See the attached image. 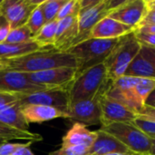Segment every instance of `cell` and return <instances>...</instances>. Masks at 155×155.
<instances>
[{
  "instance_id": "1",
  "label": "cell",
  "mask_w": 155,
  "mask_h": 155,
  "mask_svg": "<svg viewBox=\"0 0 155 155\" xmlns=\"http://www.w3.org/2000/svg\"><path fill=\"white\" fill-rule=\"evenodd\" d=\"M7 70L21 73H36L58 67L77 68L76 58L69 52L43 48L25 55L7 60Z\"/></svg>"
},
{
  "instance_id": "2",
  "label": "cell",
  "mask_w": 155,
  "mask_h": 155,
  "mask_svg": "<svg viewBox=\"0 0 155 155\" xmlns=\"http://www.w3.org/2000/svg\"><path fill=\"white\" fill-rule=\"evenodd\" d=\"M108 83L106 67L104 63L81 72L68 89L70 104L95 97L107 86Z\"/></svg>"
},
{
  "instance_id": "3",
  "label": "cell",
  "mask_w": 155,
  "mask_h": 155,
  "mask_svg": "<svg viewBox=\"0 0 155 155\" xmlns=\"http://www.w3.org/2000/svg\"><path fill=\"white\" fill-rule=\"evenodd\" d=\"M120 39L89 38L71 47L67 52L77 60V74L90 67L104 63Z\"/></svg>"
},
{
  "instance_id": "4",
  "label": "cell",
  "mask_w": 155,
  "mask_h": 155,
  "mask_svg": "<svg viewBox=\"0 0 155 155\" xmlns=\"http://www.w3.org/2000/svg\"><path fill=\"white\" fill-rule=\"evenodd\" d=\"M141 44L135 38L134 32L122 37L114 51L104 61L107 79L113 82L125 74L132 61L140 53Z\"/></svg>"
},
{
  "instance_id": "5",
  "label": "cell",
  "mask_w": 155,
  "mask_h": 155,
  "mask_svg": "<svg viewBox=\"0 0 155 155\" xmlns=\"http://www.w3.org/2000/svg\"><path fill=\"white\" fill-rule=\"evenodd\" d=\"M100 129L113 135L132 153L139 155H149L152 139L134 124L116 123L102 126Z\"/></svg>"
},
{
  "instance_id": "6",
  "label": "cell",
  "mask_w": 155,
  "mask_h": 155,
  "mask_svg": "<svg viewBox=\"0 0 155 155\" xmlns=\"http://www.w3.org/2000/svg\"><path fill=\"white\" fill-rule=\"evenodd\" d=\"M139 80L140 78L124 75L113 82L109 81L104 95L120 103L138 114L139 112L144 107V105L142 104L137 98L134 92V87Z\"/></svg>"
},
{
  "instance_id": "7",
  "label": "cell",
  "mask_w": 155,
  "mask_h": 155,
  "mask_svg": "<svg viewBox=\"0 0 155 155\" xmlns=\"http://www.w3.org/2000/svg\"><path fill=\"white\" fill-rule=\"evenodd\" d=\"M25 74L34 84L47 89L68 90L77 75V68L58 67L36 73H25Z\"/></svg>"
},
{
  "instance_id": "8",
  "label": "cell",
  "mask_w": 155,
  "mask_h": 155,
  "mask_svg": "<svg viewBox=\"0 0 155 155\" xmlns=\"http://www.w3.org/2000/svg\"><path fill=\"white\" fill-rule=\"evenodd\" d=\"M110 12L111 7L109 0H101L93 7L80 9L78 14V35L73 46L88 39L92 29L98 22L106 17Z\"/></svg>"
},
{
  "instance_id": "9",
  "label": "cell",
  "mask_w": 155,
  "mask_h": 155,
  "mask_svg": "<svg viewBox=\"0 0 155 155\" xmlns=\"http://www.w3.org/2000/svg\"><path fill=\"white\" fill-rule=\"evenodd\" d=\"M44 0H3L0 5L1 14L10 25V28L15 29L25 25L33 10Z\"/></svg>"
},
{
  "instance_id": "10",
  "label": "cell",
  "mask_w": 155,
  "mask_h": 155,
  "mask_svg": "<svg viewBox=\"0 0 155 155\" xmlns=\"http://www.w3.org/2000/svg\"><path fill=\"white\" fill-rule=\"evenodd\" d=\"M19 102L24 104H37L57 108L68 114L70 99L68 90L47 89L30 94H21Z\"/></svg>"
},
{
  "instance_id": "11",
  "label": "cell",
  "mask_w": 155,
  "mask_h": 155,
  "mask_svg": "<svg viewBox=\"0 0 155 155\" xmlns=\"http://www.w3.org/2000/svg\"><path fill=\"white\" fill-rule=\"evenodd\" d=\"M106 87L95 97L71 104L68 110L69 119L75 123L86 125H96L101 124L100 96L105 92Z\"/></svg>"
},
{
  "instance_id": "12",
  "label": "cell",
  "mask_w": 155,
  "mask_h": 155,
  "mask_svg": "<svg viewBox=\"0 0 155 155\" xmlns=\"http://www.w3.org/2000/svg\"><path fill=\"white\" fill-rule=\"evenodd\" d=\"M147 14L148 8L145 0H124L123 4L112 10L107 16L135 30Z\"/></svg>"
},
{
  "instance_id": "13",
  "label": "cell",
  "mask_w": 155,
  "mask_h": 155,
  "mask_svg": "<svg viewBox=\"0 0 155 155\" xmlns=\"http://www.w3.org/2000/svg\"><path fill=\"white\" fill-rule=\"evenodd\" d=\"M101 125L106 126L116 123L133 124L137 118V114L120 103L114 101L104 95L100 96Z\"/></svg>"
},
{
  "instance_id": "14",
  "label": "cell",
  "mask_w": 155,
  "mask_h": 155,
  "mask_svg": "<svg viewBox=\"0 0 155 155\" xmlns=\"http://www.w3.org/2000/svg\"><path fill=\"white\" fill-rule=\"evenodd\" d=\"M44 90H47V88L31 82L25 73L10 70L0 72V92L30 94Z\"/></svg>"
},
{
  "instance_id": "15",
  "label": "cell",
  "mask_w": 155,
  "mask_h": 155,
  "mask_svg": "<svg viewBox=\"0 0 155 155\" xmlns=\"http://www.w3.org/2000/svg\"><path fill=\"white\" fill-rule=\"evenodd\" d=\"M78 35V15H74L58 20L54 48L67 52Z\"/></svg>"
},
{
  "instance_id": "16",
  "label": "cell",
  "mask_w": 155,
  "mask_h": 155,
  "mask_svg": "<svg viewBox=\"0 0 155 155\" xmlns=\"http://www.w3.org/2000/svg\"><path fill=\"white\" fill-rule=\"evenodd\" d=\"M134 31V28L106 16L100 22H98L92 29L89 38L120 39L125 35L132 34Z\"/></svg>"
},
{
  "instance_id": "17",
  "label": "cell",
  "mask_w": 155,
  "mask_h": 155,
  "mask_svg": "<svg viewBox=\"0 0 155 155\" xmlns=\"http://www.w3.org/2000/svg\"><path fill=\"white\" fill-rule=\"evenodd\" d=\"M22 113L28 124L43 123L57 118L69 119V114L57 108L37 105V104H24L22 105Z\"/></svg>"
},
{
  "instance_id": "18",
  "label": "cell",
  "mask_w": 155,
  "mask_h": 155,
  "mask_svg": "<svg viewBox=\"0 0 155 155\" xmlns=\"http://www.w3.org/2000/svg\"><path fill=\"white\" fill-rule=\"evenodd\" d=\"M97 137L90 147V155H106L114 153H131L132 152L128 150L121 142H119L113 135L104 132L99 129L96 131Z\"/></svg>"
},
{
  "instance_id": "19",
  "label": "cell",
  "mask_w": 155,
  "mask_h": 155,
  "mask_svg": "<svg viewBox=\"0 0 155 155\" xmlns=\"http://www.w3.org/2000/svg\"><path fill=\"white\" fill-rule=\"evenodd\" d=\"M97 137L96 131L93 132L79 123H75L67 134L63 137L61 147L86 146L91 147Z\"/></svg>"
},
{
  "instance_id": "20",
  "label": "cell",
  "mask_w": 155,
  "mask_h": 155,
  "mask_svg": "<svg viewBox=\"0 0 155 155\" xmlns=\"http://www.w3.org/2000/svg\"><path fill=\"white\" fill-rule=\"evenodd\" d=\"M0 123L20 131L29 129V124L22 113V104L19 101L0 110Z\"/></svg>"
},
{
  "instance_id": "21",
  "label": "cell",
  "mask_w": 155,
  "mask_h": 155,
  "mask_svg": "<svg viewBox=\"0 0 155 155\" xmlns=\"http://www.w3.org/2000/svg\"><path fill=\"white\" fill-rule=\"evenodd\" d=\"M43 49L35 41L24 44L0 43V60H9Z\"/></svg>"
},
{
  "instance_id": "22",
  "label": "cell",
  "mask_w": 155,
  "mask_h": 155,
  "mask_svg": "<svg viewBox=\"0 0 155 155\" xmlns=\"http://www.w3.org/2000/svg\"><path fill=\"white\" fill-rule=\"evenodd\" d=\"M124 75L136 78L155 79V67L151 62L143 57L140 51L130 64Z\"/></svg>"
},
{
  "instance_id": "23",
  "label": "cell",
  "mask_w": 155,
  "mask_h": 155,
  "mask_svg": "<svg viewBox=\"0 0 155 155\" xmlns=\"http://www.w3.org/2000/svg\"><path fill=\"white\" fill-rule=\"evenodd\" d=\"M0 140L5 142L11 140H26L30 143H36L43 141V137L38 134L29 131H20L0 123Z\"/></svg>"
},
{
  "instance_id": "24",
  "label": "cell",
  "mask_w": 155,
  "mask_h": 155,
  "mask_svg": "<svg viewBox=\"0 0 155 155\" xmlns=\"http://www.w3.org/2000/svg\"><path fill=\"white\" fill-rule=\"evenodd\" d=\"M57 25H58L57 19L46 23L43 26V28L33 37V41H35L42 48H47V46L54 47Z\"/></svg>"
},
{
  "instance_id": "25",
  "label": "cell",
  "mask_w": 155,
  "mask_h": 155,
  "mask_svg": "<svg viewBox=\"0 0 155 155\" xmlns=\"http://www.w3.org/2000/svg\"><path fill=\"white\" fill-rule=\"evenodd\" d=\"M66 1L67 0H45L42 3V9L45 23H49L57 19L59 12Z\"/></svg>"
},
{
  "instance_id": "26",
  "label": "cell",
  "mask_w": 155,
  "mask_h": 155,
  "mask_svg": "<svg viewBox=\"0 0 155 155\" xmlns=\"http://www.w3.org/2000/svg\"><path fill=\"white\" fill-rule=\"evenodd\" d=\"M33 40V35L26 25L10 30L5 43L8 44H24Z\"/></svg>"
},
{
  "instance_id": "27",
  "label": "cell",
  "mask_w": 155,
  "mask_h": 155,
  "mask_svg": "<svg viewBox=\"0 0 155 155\" xmlns=\"http://www.w3.org/2000/svg\"><path fill=\"white\" fill-rule=\"evenodd\" d=\"M155 90V79L148 78H140L139 82L134 87V92L142 103V104L145 105V102L149 95Z\"/></svg>"
},
{
  "instance_id": "28",
  "label": "cell",
  "mask_w": 155,
  "mask_h": 155,
  "mask_svg": "<svg viewBox=\"0 0 155 155\" xmlns=\"http://www.w3.org/2000/svg\"><path fill=\"white\" fill-rule=\"evenodd\" d=\"M45 1V0H44ZM45 15L43 13V9H42V4L37 5L33 12L31 13L29 19L27 21V23L25 24L27 25V27L29 28V30L31 31L33 37L43 28V26L45 25Z\"/></svg>"
},
{
  "instance_id": "29",
  "label": "cell",
  "mask_w": 155,
  "mask_h": 155,
  "mask_svg": "<svg viewBox=\"0 0 155 155\" xmlns=\"http://www.w3.org/2000/svg\"><path fill=\"white\" fill-rule=\"evenodd\" d=\"M80 11V3L79 0H67L66 3L63 5L62 9L60 10L57 20H61L70 15H78Z\"/></svg>"
},
{
  "instance_id": "30",
  "label": "cell",
  "mask_w": 155,
  "mask_h": 155,
  "mask_svg": "<svg viewBox=\"0 0 155 155\" xmlns=\"http://www.w3.org/2000/svg\"><path fill=\"white\" fill-rule=\"evenodd\" d=\"M133 124L148 137L151 139H155V122L137 117Z\"/></svg>"
},
{
  "instance_id": "31",
  "label": "cell",
  "mask_w": 155,
  "mask_h": 155,
  "mask_svg": "<svg viewBox=\"0 0 155 155\" xmlns=\"http://www.w3.org/2000/svg\"><path fill=\"white\" fill-rule=\"evenodd\" d=\"M90 147L86 146H71L61 147L59 150L51 153L49 155H90Z\"/></svg>"
},
{
  "instance_id": "32",
  "label": "cell",
  "mask_w": 155,
  "mask_h": 155,
  "mask_svg": "<svg viewBox=\"0 0 155 155\" xmlns=\"http://www.w3.org/2000/svg\"><path fill=\"white\" fill-rule=\"evenodd\" d=\"M134 35L137 39V41L141 44V45L155 48V35L140 33L136 31H134Z\"/></svg>"
},
{
  "instance_id": "33",
  "label": "cell",
  "mask_w": 155,
  "mask_h": 155,
  "mask_svg": "<svg viewBox=\"0 0 155 155\" xmlns=\"http://www.w3.org/2000/svg\"><path fill=\"white\" fill-rule=\"evenodd\" d=\"M21 94L0 92V110L19 101Z\"/></svg>"
},
{
  "instance_id": "34",
  "label": "cell",
  "mask_w": 155,
  "mask_h": 155,
  "mask_svg": "<svg viewBox=\"0 0 155 155\" xmlns=\"http://www.w3.org/2000/svg\"><path fill=\"white\" fill-rule=\"evenodd\" d=\"M10 30L11 28H10L9 23L0 12V43L5 42Z\"/></svg>"
},
{
  "instance_id": "35",
  "label": "cell",
  "mask_w": 155,
  "mask_h": 155,
  "mask_svg": "<svg viewBox=\"0 0 155 155\" xmlns=\"http://www.w3.org/2000/svg\"><path fill=\"white\" fill-rule=\"evenodd\" d=\"M137 117L155 122V108L154 107L144 105V107L137 114Z\"/></svg>"
},
{
  "instance_id": "36",
  "label": "cell",
  "mask_w": 155,
  "mask_h": 155,
  "mask_svg": "<svg viewBox=\"0 0 155 155\" xmlns=\"http://www.w3.org/2000/svg\"><path fill=\"white\" fill-rule=\"evenodd\" d=\"M141 54L143 55V57L145 59H147L149 62H151L153 64V65L155 67V48L142 45Z\"/></svg>"
},
{
  "instance_id": "37",
  "label": "cell",
  "mask_w": 155,
  "mask_h": 155,
  "mask_svg": "<svg viewBox=\"0 0 155 155\" xmlns=\"http://www.w3.org/2000/svg\"><path fill=\"white\" fill-rule=\"evenodd\" d=\"M19 145L20 143H3L2 145H0V155H12L19 147Z\"/></svg>"
},
{
  "instance_id": "38",
  "label": "cell",
  "mask_w": 155,
  "mask_h": 155,
  "mask_svg": "<svg viewBox=\"0 0 155 155\" xmlns=\"http://www.w3.org/2000/svg\"><path fill=\"white\" fill-rule=\"evenodd\" d=\"M32 143L28 142L27 143H20L19 147L13 153L12 155H34L32 151L29 149V145Z\"/></svg>"
},
{
  "instance_id": "39",
  "label": "cell",
  "mask_w": 155,
  "mask_h": 155,
  "mask_svg": "<svg viewBox=\"0 0 155 155\" xmlns=\"http://www.w3.org/2000/svg\"><path fill=\"white\" fill-rule=\"evenodd\" d=\"M134 31L140 32V33H146V34H153V35H155V25H139Z\"/></svg>"
},
{
  "instance_id": "40",
  "label": "cell",
  "mask_w": 155,
  "mask_h": 155,
  "mask_svg": "<svg viewBox=\"0 0 155 155\" xmlns=\"http://www.w3.org/2000/svg\"><path fill=\"white\" fill-rule=\"evenodd\" d=\"M155 25V10L148 12L144 19L142 21L140 25Z\"/></svg>"
},
{
  "instance_id": "41",
  "label": "cell",
  "mask_w": 155,
  "mask_h": 155,
  "mask_svg": "<svg viewBox=\"0 0 155 155\" xmlns=\"http://www.w3.org/2000/svg\"><path fill=\"white\" fill-rule=\"evenodd\" d=\"M101 0H79L80 9H86L96 5Z\"/></svg>"
},
{
  "instance_id": "42",
  "label": "cell",
  "mask_w": 155,
  "mask_h": 155,
  "mask_svg": "<svg viewBox=\"0 0 155 155\" xmlns=\"http://www.w3.org/2000/svg\"><path fill=\"white\" fill-rule=\"evenodd\" d=\"M155 104V90L149 95L145 102V105L147 106H153Z\"/></svg>"
},
{
  "instance_id": "43",
  "label": "cell",
  "mask_w": 155,
  "mask_h": 155,
  "mask_svg": "<svg viewBox=\"0 0 155 155\" xmlns=\"http://www.w3.org/2000/svg\"><path fill=\"white\" fill-rule=\"evenodd\" d=\"M146 5L148 8V12L155 10V0H145Z\"/></svg>"
},
{
  "instance_id": "44",
  "label": "cell",
  "mask_w": 155,
  "mask_h": 155,
  "mask_svg": "<svg viewBox=\"0 0 155 155\" xmlns=\"http://www.w3.org/2000/svg\"><path fill=\"white\" fill-rule=\"evenodd\" d=\"M7 67H8L7 60H0V72L7 70Z\"/></svg>"
},
{
  "instance_id": "45",
  "label": "cell",
  "mask_w": 155,
  "mask_h": 155,
  "mask_svg": "<svg viewBox=\"0 0 155 155\" xmlns=\"http://www.w3.org/2000/svg\"><path fill=\"white\" fill-rule=\"evenodd\" d=\"M149 155H155V139H152V146Z\"/></svg>"
},
{
  "instance_id": "46",
  "label": "cell",
  "mask_w": 155,
  "mask_h": 155,
  "mask_svg": "<svg viewBox=\"0 0 155 155\" xmlns=\"http://www.w3.org/2000/svg\"><path fill=\"white\" fill-rule=\"evenodd\" d=\"M106 155H139L136 154V153H110V154Z\"/></svg>"
},
{
  "instance_id": "47",
  "label": "cell",
  "mask_w": 155,
  "mask_h": 155,
  "mask_svg": "<svg viewBox=\"0 0 155 155\" xmlns=\"http://www.w3.org/2000/svg\"><path fill=\"white\" fill-rule=\"evenodd\" d=\"M8 143V142H5V141H3V140H0V145H2L3 143Z\"/></svg>"
},
{
  "instance_id": "48",
  "label": "cell",
  "mask_w": 155,
  "mask_h": 155,
  "mask_svg": "<svg viewBox=\"0 0 155 155\" xmlns=\"http://www.w3.org/2000/svg\"><path fill=\"white\" fill-rule=\"evenodd\" d=\"M151 107H154V108H155V104H154V105H153V106H151Z\"/></svg>"
},
{
  "instance_id": "49",
  "label": "cell",
  "mask_w": 155,
  "mask_h": 155,
  "mask_svg": "<svg viewBox=\"0 0 155 155\" xmlns=\"http://www.w3.org/2000/svg\"><path fill=\"white\" fill-rule=\"evenodd\" d=\"M0 12H1V7H0Z\"/></svg>"
}]
</instances>
